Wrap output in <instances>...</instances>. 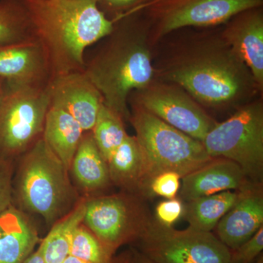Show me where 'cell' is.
Masks as SVG:
<instances>
[{"mask_svg":"<svg viewBox=\"0 0 263 263\" xmlns=\"http://www.w3.org/2000/svg\"><path fill=\"white\" fill-rule=\"evenodd\" d=\"M107 163L111 183L124 192L145 197L143 157L136 136L128 135Z\"/></svg>","mask_w":263,"mask_h":263,"instance_id":"obj_20","label":"cell"},{"mask_svg":"<svg viewBox=\"0 0 263 263\" xmlns=\"http://www.w3.org/2000/svg\"><path fill=\"white\" fill-rule=\"evenodd\" d=\"M263 0H154L146 10L152 42L188 27L227 23L240 12L262 7Z\"/></svg>","mask_w":263,"mask_h":263,"instance_id":"obj_10","label":"cell"},{"mask_svg":"<svg viewBox=\"0 0 263 263\" xmlns=\"http://www.w3.org/2000/svg\"><path fill=\"white\" fill-rule=\"evenodd\" d=\"M108 42L88 64L84 72L103 98V103L129 121L128 100L133 91L156 80L151 53V24L138 12L115 22Z\"/></svg>","mask_w":263,"mask_h":263,"instance_id":"obj_3","label":"cell"},{"mask_svg":"<svg viewBox=\"0 0 263 263\" xmlns=\"http://www.w3.org/2000/svg\"><path fill=\"white\" fill-rule=\"evenodd\" d=\"M184 205L180 198L167 199L156 207L155 220L166 227H173L183 215Z\"/></svg>","mask_w":263,"mask_h":263,"instance_id":"obj_30","label":"cell"},{"mask_svg":"<svg viewBox=\"0 0 263 263\" xmlns=\"http://www.w3.org/2000/svg\"><path fill=\"white\" fill-rule=\"evenodd\" d=\"M35 37L22 0H0V44Z\"/></svg>","mask_w":263,"mask_h":263,"instance_id":"obj_24","label":"cell"},{"mask_svg":"<svg viewBox=\"0 0 263 263\" xmlns=\"http://www.w3.org/2000/svg\"><path fill=\"white\" fill-rule=\"evenodd\" d=\"M156 76L184 89L202 106L226 108L251 101L260 89L221 35L197 38L174 53Z\"/></svg>","mask_w":263,"mask_h":263,"instance_id":"obj_1","label":"cell"},{"mask_svg":"<svg viewBox=\"0 0 263 263\" xmlns=\"http://www.w3.org/2000/svg\"><path fill=\"white\" fill-rule=\"evenodd\" d=\"M263 227L238 248L230 251L229 263H254L262 254Z\"/></svg>","mask_w":263,"mask_h":263,"instance_id":"obj_28","label":"cell"},{"mask_svg":"<svg viewBox=\"0 0 263 263\" xmlns=\"http://www.w3.org/2000/svg\"><path fill=\"white\" fill-rule=\"evenodd\" d=\"M132 258V251L128 250L122 252L118 256H114L111 263H130Z\"/></svg>","mask_w":263,"mask_h":263,"instance_id":"obj_33","label":"cell"},{"mask_svg":"<svg viewBox=\"0 0 263 263\" xmlns=\"http://www.w3.org/2000/svg\"><path fill=\"white\" fill-rule=\"evenodd\" d=\"M93 137L106 162L128 136L121 116L102 104L93 127Z\"/></svg>","mask_w":263,"mask_h":263,"instance_id":"obj_23","label":"cell"},{"mask_svg":"<svg viewBox=\"0 0 263 263\" xmlns=\"http://www.w3.org/2000/svg\"><path fill=\"white\" fill-rule=\"evenodd\" d=\"M34 37L51 71L58 76L84 71L86 48L108 37L115 27L97 0H22Z\"/></svg>","mask_w":263,"mask_h":263,"instance_id":"obj_2","label":"cell"},{"mask_svg":"<svg viewBox=\"0 0 263 263\" xmlns=\"http://www.w3.org/2000/svg\"><path fill=\"white\" fill-rule=\"evenodd\" d=\"M154 0H97L99 8L108 18L117 22L122 17L142 10Z\"/></svg>","mask_w":263,"mask_h":263,"instance_id":"obj_26","label":"cell"},{"mask_svg":"<svg viewBox=\"0 0 263 263\" xmlns=\"http://www.w3.org/2000/svg\"><path fill=\"white\" fill-rule=\"evenodd\" d=\"M181 176L173 171L157 175L151 181L148 186L149 195L165 199L176 198L181 188Z\"/></svg>","mask_w":263,"mask_h":263,"instance_id":"obj_27","label":"cell"},{"mask_svg":"<svg viewBox=\"0 0 263 263\" xmlns=\"http://www.w3.org/2000/svg\"><path fill=\"white\" fill-rule=\"evenodd\" d=\"M135 103L161 120L202 142L217 122L184 89L155 80L136 91Z\"/></svg>","mask_w":263,"mask_h":263,"instance_id":"obj_11","label":"cell"},{"mask_svg":"<svg viewBox=\"0 0 263 263\" xmlns=\"http://www.w3.org/2000/svg\"><path fill=\"white\" fill-rule=\"evenodd\" d=\"M135 248L157 263H229L230 250L212 232L178 230L152 219Z\"/></svg>","mask_w":263,"mask_h":263,"instance_id":"obj_9","label":"cell"},{"mask_svg":"<svg viewBox=\"0 0 263 263\" xmlns=\"http://www.w3.org/2000/svg\"><path fill=\"white\" fill-rule=\"evenodd\" d=\"M152 219L143 197L136 194L86 197L83 224L114 255L122 246L139 239Z\"/></svg>","mask_w":263,"mask_h":263,"instance_id":"obj_8","label":"cell"},{"mask_svg":"<svg viewBox=\"0 0 263 263\" xmlns=\"http://www.w3.org/2000/svg\"><path fill=\"white\" fill-rule=\"evenodd\" d=\"M129 122L136 131L143 161V190L149 196L151 181L173 171L181 178L212 160L201 141L188 136L134 104Z\"/></svg>","mask_w":263,"mask_h":263,"instance_id":"obj_5","label":"cell"},{"mask_svg":"<svg viewBox=\"0 0 263 263\" xmlns=\"http://www.w3.org/2000/svg\"><path fill=\"white\" fill-rule=\"evenodd\" d=\"M132 251V258L130 263H157L152 260L146 256L143 255L141 252H138L137 249L133 248Z\"/></svg>","mask_w":263,"mask_h":263,"instance_id":"obj_32","label":"cell"},{"mask_svg":"<svg viewBox=\"0 0 263 263\" xmlns=\"http://www.w3.org/2000/svg\"><path fill=\"white\" fill-rule=\"evenodd\" d=\"M263 227L262 183H249L216 226V236L230 251L238 248Z\"/></svg>","mask_w":263,"mask_h":263,"instance_id":"obj_14","label":"cell"},{"mask_svg":"<svg viewBox=\"0 0 263 263\" xmlns=\"http://www.w3.org/2000/svg\"><path fill=\"white\" fill-rule=\"evenodd\" d=\"M254 263H263V255L262 254H261L260 256H259V258L257 259V260L255 261Z\"/></svg>","mask_w":263,"mask_h":263,"instance_id":"obj_36","label":"cell"},{"mask_svg":"<svg viewBox=\"0 0 263 263\" xmlns=\"http://www.w3.org/2000/svg\"><path fill=\"white\" fill-rule=\"evenodd\" d=\"M50 89L51 105L70 114L84 132L92 130L103 98L84 71L54 78Z\"/></svg>","mask_w":263,"mask_h":263,"instance_id":"obj_12","label":"cell"},{"mask_svg":"<svg viewBox=\"0 0 263 263\" xmlns=\"http://www.w3.org/2000/svg\"><path fill=\"white\" fill-rule=\"evenodd\" d=\"M221 37L248 67L254 81L263 89V10L250 8L227 22Z\"/></svg>","mask_w":263,"mask_h":263,"instance_id":"obj_15","label":"cell"},{"mask_svg":"<svg viewBox=\"0 0 263 263\" xmlns=\"http://www.w3.org/2000/svg\"><path fill=\"white\" fill-rule=\"evenodd\" d=\"M84 133L79 123L70 114L58 107L50 106L43 138L68 171Z\"/></svg>","mask_w":263,"mask_h":263,"instance_id":"obj_19","label":"cell"},{"mask_svg":"<svg viewBox=\"0 0 263 263\" xmlns=\"http://www.w3.org/2000/svg\"><path fill=\"white\" fill-rule=\"evenodd\" d=\"M239 193L240 190L221 192L186 202L183 215L189 228L198 231L212 232L237 201Z\"/></svg>","mask_w":263,"mask_h":263,"instance_id":"obj_21","label":"cell"},{"mask_svg":"<svg viewBox=\"0 0 263 263\" xmlns=\"http://www.w3.org/2000/svg\"><path fill=\"white\" fill-rule=\"evenodd\" d=\"M69 173L77 188L87 195L103 191L111 184L108 163L97 146L91 131L84 132Z\"/></svg>","mask_w":263,"mask_h":263,"instance_id":"obj_18","label":"cell"},{"mask_svg":"<svg viewBox=\"0 0 263 263\" xmlns=\"http://www.w3.org/2000/svg\"><path fill=\"white\" fill-rule=\"evenodd\" d=\"M24 263H45L44 259H43L42 247H41V243H40L37 250H34L28 258L24 261Z\"/></svg>","mask_w":263,"mask_h":263,"instance_id":"obj_31","label":"cell"},{"mask_svg":"<svg viewBox=\"0 0 263 263\" xmlns=\"http://www.w3.org/2000/svg\"><path fill=\"white\" fill-rule=\"evenodd\" d=\"M14 161L0 160V214L13 204Z\"/></svg>","mask_w":263,"mask_h":263,"instance_id":"obj_29","label":"cell"},{"mask_svg":"<svg viewBox=\"0 0 263 263\" xmlns=\"http://www.w3.org/2000/svg\"><path fill=\"white\" fill-rule=\"evenodd\" d=\"M86 197L81 198L76 206L57 221L41 242L45 263H63L70 254L74 232L84 221Z\"/></svg>","mask_w":263,"mask_h":263,"instance_id":"obj_22","label":"cell"},{"mask_svg":"<svg viewBox=\"0 0 263 263\" xmlns=\"http://www.w3.org/2000/svg\"><path fill=\"white\" fill-rule=\"evenodd\" d=\"M212 158L221 157L238 164L252 183H262L263 103L251 100L218 123L202 142Z\"/></svg>","mask_w":263,"mask_h":263,"instance_id":"obj_6","label":"cell"},{"mask_svg":"<svg viewBox=\"0 0 263 263\" xmlns=\"http://www.w3.org/2000/svg\"><path fill=\"white\" fill-rule=\"evenodd\" d=\"M180 199L188 202L226 191H236L251 183L238 164L215 157L181 178Z\"/></svg>","mask_w":263,"mask_h":263,"instance_id":"obj_16","label":"cell"},{"mask_svg":"<svg viewBox=\"0 0 263 263\" xmlns=\"http://www.w3.org/2000/svg\"><path fill=\"white\" fill-rule=\"evenodd\" d=\"M70 254L88 263H111L115 256L83 223L72 235Z\"/></svg>","mask_w":263,"mask_h":263,"instance_id":"obj_25","label":"cell"},{"mask_svg":"<svg viewBox=\"0 0 263 263\" xmlns=\"http://www.w3.org/2000/svg\"><path fill=\"white\" fill-rule=\"evenodd\" d=\"M41 240L35 224L13 204L0 214V263H24Z\"/></svg>","mask_w":263,"mask_h":263,"instance_id":"obj_17","label":"cell"},{"mask_svg":"<svg viewBox=\"0 0 263 263\" xmlns=\"http://www.w3.org/2000/svg\"><path fill=\"white\" fill-rule=\"evenodd\" d=\"M50 106V84L6 83L0 100V160L15 161L42 138Z\"/></svg>","mask_w":263,"mask_h":263,"instance_id":"obj_7","label":"cell"},{"mask_svg":"<svg viewBox=\"0 0 263 263\" xmlns=\"http://www.w3.org/2000/svg\"><path fill=\"white\" fill-rule=\"evenodd\" d=\"M0 79L8 84L24 86L50 84L49 64L37 38L0 44Z\"/></svg>","mask_w":263,"mask_h":263,"instance_id":"obj_13","label":"cell"},{"mask_svg":"<svg viewBox=\"0 0 263 263\" xmlns=\"http://www.w3.org/2000/svg\"><path fill=\"white\" fill-rule=\"evenodd\" d=\"M18 159L13 176V204L16 202L15 206L24 212L41 215L53 226L81 200L68 170L43 136Z\"/></svg>","mask_w":263,"mask_h":263,"instance_id":"obj_4","label":"cell"},{"mask_svg":"<svg viewBox=\"0 0 263 263\" xmlns=\"http://www.w3.org/2000/svg\"><path fill=\"white\" fill-rule=\"evenodd\" d=\"M63 263H88L86 262H84V261L81 260V259L77 258V257H73V256L70 255L69 254L65 260H64Z\"/></svg>","mask_w":263,"mask_h":263,"instance_id":"obj_34","label":"cell"},{"mask_svg":"<svg viewBox=\"0 0 263 263\" xmlns=\"http://www.w3.org/2000/svg\"><path fill=\"white\" fill-rule=\"evenodd\" d=\"M5 86H6V81L0 79V100L4 95Z\"/></svg>","mask_w":263,"mask_h":263,"instance_id":"obj_35","label":"cell"}]
</instances>
